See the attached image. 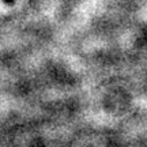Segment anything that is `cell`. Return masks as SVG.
<instances>
[{
  "mask_svg": "<svg viewBox=\"0 0 147 147\" xmlns=\"http://www.w3.org/2000/svg\"><path fill=\"white\" fill-rule=\"evenodd\" d=\"M1 1H3V3H4V4H12V3H15V0H1Z\"/></svg>",
  "mask_w": 147,
  "mask_h": 147,
  "instance_id": "1",
  "label": "cell"
}]
</instances>
